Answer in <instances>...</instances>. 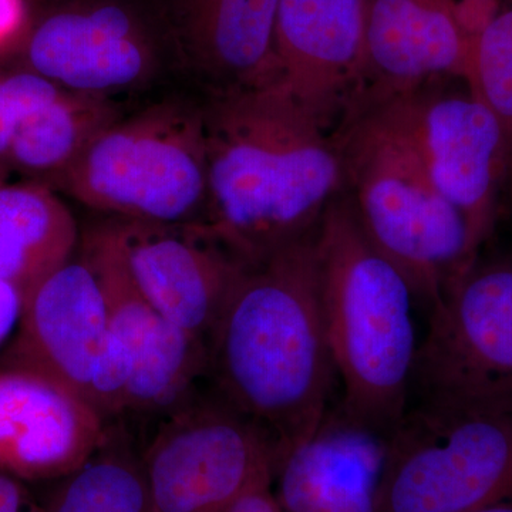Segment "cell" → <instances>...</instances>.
<instances>
[{
  "label": "cell",
  "mask_w": 512,
  "mask_h": 512,
  "mask_svg": "<svg viewBox=\"0 0 512 512\" xmlns=\"http://www.w3.org/2000/svg\"><path fill=\"white\" fill-rule=\"evenodd\" d=\"M53 190L114 218L201 222L208 195L202 104L167 99L121 116Z\"/></svg>",
  "instance_id": "5b68a950"
},
{
  "label": "cell",
  "mask_w": 512,
  "mask_h": 512,
  "mask_svg": "<svg viewBox=\"0 0 512 512\" xmlns=\"http://www.w3.org/2000/svg\"><path fill=\"white\" fill-rule=\"evenodd\" d=\"M437 190L466 220L478 247L507 194L504 134L461 77H439L393 94Z\"/></svg>",
  "instance_id": "30bf717a"
},
{
  "label": "cell",
  "mask_w": 512,
  "mask_h": 512,
  "mask_svg": "<svg viewBox=\"0 0 512 512\" xmlns=\"http://www.w3.org/2000/svg\"><path fill=\"white\" fill-rule=\"evenodd\" d=\"M25 23L23 0H0V47L8 45Z\"/></svg>",
  "instance_id": "484cf974"
},
{
  "label": "cell",
  "mask_w": 512,
  "mask_h": 512,
  "mask_svg": "<svg viewBox=\"0 0 512 512\" xmlns=\"http://www.w3.org/2000/svg\"><path fill=\"white\" fill-rule=\"evenodd\" d=\"M467 83L503 130L507 194L512 200V0H500L474 39Z\"/></svg>",
  "instance_id": "44dd1931"
},
{
  "label": "cell",
  "mask_w": 512,
  "mask_h": 512,
  "mask_svg": "<svg viewBox=\"0 0 512 512\" xmlns=\"http://www.w3.org/2000/svg\"><path fill=\"white\" fill-rule=\"evenodd\" d=\"M471 512H512V498L500 501V503L487 505V507H483L480 508V510Z\"/></svg>",
  "instance_id": "4316f807"
},
{
  "label": "cell",
  "mask_w": 512,
  "mask_h": 512,
  "mask_svg": "<svg viewBox=\"0 0 512 512\" xmlns=\"http://www.w3.org/2000/svg\"><path fill=\"white\" fill-rule=\"evenodd\" d=\"M26 292L18 285L0 281V345L19 325L25 308Z\"/></svg>",
  "instance_id": "d4e9b609"
},
{
  "label": "cell",
  "mask_w": 512,
  "mask_h": 512,
  "mask_svg": "<svg viewBox=\"0 0 512 512\" xmlns=\"http://www.w3.org/2000/svg\"><path fill=\"white\" fill-rule=\"evenodd\" d=\"M107 436L86 400L35 370L0 366V470L22 480H60Z\"/></svg>",
  "instance_id": "9a60e30c"
},
{
  "label": "cell",
  "mask_w": 512,
  "mask_h": 512,
  "mask_svg": "<svg viewBox=\"0 0 512 512\" xmlns=\"http://www.w3.org/2000/svg\"><path fill=\"white\" fill-rule=\"evenodd\" d=\"M18 328L0 366L35 370L90 404L109 311L96 269L82 252L30 289Z\"/></svg>",
  "instance_id": "7c38bea8"
},
{
  "label": "cell",
  "mask_w": 512,
  "mask_h": 512,
  "mask_svg": "<svg viewBox=\"0 0 512 512\" xmlns=\"http://www.w3.org/2000/svg\"><path fill=\"white\" fill-rule=\"evenodd\" d=\"M57 481L47 512H153L140 451L121 427H107L96 453Z\"/></svg>",
  "instance_id": "ffe728a7"
},
{
  "label": "cell",
  "mask_w": 512,
  "mask_h": 512,
  "mask_svg": "<svg viewBox=\"0 0 512 512\" xmlns=\"http://www.w3.org/2000/svg\"><path fill=\"white\" fill-rule=\"evenodd\" d=\"M512 498V412L407 410L387 437L377 512H471Z\"/></svg>",
  "instance_id": "8992f818"
},
{
  "label": "cell",
  "mask_w": 512,
  "mask_h": 512,
  "mask_svg": "<svg viewBox=\"0 0 512 512\" xmlns=\"http://www.w3.org/2000/svg\"><path fill=\"white\" fill-rule=\"evenodd\" d=\"M121 116L116 100L62 90L23 121L10 153V173L53 190L94 138Z\"/></svg>",
  "instance_id": "d6986e66"
},
{
  "label": "cell",
  "mask_w": 512,
  "mask_h": 512,
  "mask_svg": "<svg viewBox=\"0 0 512 512\" xmlns=\"http://www.w3.org/2000/svg\"><path fill=\"white\" fill-rule=\"evenodd\" d=\"M177 70L204 96L282 82L275 49L279 0H156Z\"/></svg>",
  "instance_id": "4fadbf2b"
},
{
  "label": "cell",
  "mask_w": 512,
  "mask_h": 512,
  "mask_svg": "<svg viewBox=\"0 0 512 512\" xmlns=\"http://www.w3.org/2000/svg\"><path fill=\"white\" fill-rule=\"evenodd\" d=\"M272 477L269 473L256 480L228 512H284L276 500Z\"/></svg>",
  "instance_id": "cb8c5ba5"
},
{
  "label": "cell",
  "mask_w": 512,
  "mask_h": 512,
  "mask_svg": "<svg viewBox=\"0 0 512 512\" xmlns=\"http://www.w3.org/2000/svg\"><path fill=\"white\" fill-rule=\"evenodd\" d=\"M470 40L458 0H367L359 96H393L439 77L467 80Z\"/></svg>",
  "instance_id": "2e32d148"
},
{
  "label": "cell",
  "mask_w": 512,
  "mask_h": 512,
  "mask_svg": "<svg viewBox=\"0 0 512 512\" xmlns=\"http://www.w3.org/2000/svg\"><path fill=\"white\" fill-rule=\"evenodd\" d=\"M412 384L430 409L512 412V259H477L430 309Z\"/></svg>",
  "instance_id": "52a82bcc"
},
{
  "label": "cell",
  "mask_w": 512,
  "mask_h": 512,
  "mask_svg": "<svg viewBox=\"0 0 512 512\" xmlns=\"http://www.w3.org/2000/svg\"><path fill=\"white\" fill-rule=\"evenodd\" d=\"M0 512H47L28 481L0 470Z\"/></svg>",
  "instance_id": "603a6c76"
},
{
  "label": "cell",
  "mask_w": 512,
  "mask_h": 512,
  "mask_svg": "<svg viewBox=\"0 0 512 512\" xmlns=\"http://www.w3.org/2000/svg\"><path fill=\"white\" fill-rule=\"evenodd\" d=\"M140 457L153 512H228L278 461L268 437L212 389L158 420Z\"/></svg>",
  "instance_id": "9c48e42d"
},
{
  "label": "cell",
  "mask_w": 512,
  "mask_h": 512,
  "mask_svg": "<svg viewBox=\"0 0 512 512\" xmlns=\"http://www.w3.org/2000/svg\"><path fill=\"white\" fill-rule=\"evenodd\" d=\"M316 229L242 269L208 342L212 392L268 437L278 460L330 413L336 372L320 308Z\"/></svg>",
  "instance_id": "7a4b0ae2"
},
{
  "label": "cell",
  "mask_w": 512,
  "mask_h": 512,
  "mask_svg": "<svg viewBox=\"0 0 512 512\" xmlns=\"http://www.w3.org/2000/svg\"><path fill=\"white\" fill-rule=\"evenodd\" d=\"M23 59L66 92L111 100L177 69L156 0H62L29 30Z\"/></svg>",
  "instance_id": "ba28073f"
},
{
  "label": "cell",
  "mask_w": 512,
  "mask_h": 512,
  "mask_svg": "<svg viewBox=\"0 0 512 512\" xmlns=\"http://www.w3.org/2000/svg\"><path fill=\"white\" fill-rule=\"evenodd\" d=\"M202 224L244 265L308 237L345 190L335 133L284 83L204 96Z\"/></svg>",
  "instance_id": "6da1fadb"
},
{
  "label": "cell",
  "mask_w": 512,
  "mask_h": 512,
  "mask_svg": "<svg viewBox=\"0 0 512 512\" xmlns=\"http://www.w3.org/2000/svg\"><path fill=\"white\" fill-rule=\"evenodd\" d=\"M79 225L55 190L0 180V281L28 292L79 249Z\"/></svg>",
  "instance_id": "ac0fdd59"
},
{
  "label": "cell",
  "mask_w": 512,
  "mask_h": 512,
  "mask_svg": "<svg viewBox=\"0 0 512 512\" xmlns=\"http://www.w3.org/2000/svg\"><path fill=\"white\" fill-rule=\"evenodd\" d=\"M366 22L367 0H279L282 83L333 131L362 90Z\"/></svg>",
  "instance_id": "5bb4252c"
},
{
  "label": "cell",
  "mask_w": 512,
  "mask_h": 512,
  "mask_svg": "<svg viewBox=\"0 0 512 512\" xmlns=\"http://www.w3.org/2000/svg\"><path fill=\"white\" fill-rule=\"evenodd\" d=\"M387 437L329 413L279 458L272 477L284 512H377Z\"/></svg>",
  "instance_id": "e0dca14e"
},
{
  "label": "cell",
  "mask_w": 512,
  "mask_h": 512,
  "mask_svg": "<svg viewBox=\"0 0 512 512\" xmlns=\"http://www.w3.org/2000/svg\"><path fill=\"white\" fill-rule=\"evenodd\" d=\"M60 92L56 84L25 67L0 73V180L10 173V153L23 121Z\"/></svg>",
  "instance_id": "7402d4cb"
},
{
  "label": "cell",
  "mask_w": 512,
  "mask_h": 512,
  "mask_svg": "<svg viewBox=\"0 0 512 512\" xmlns=\"http://www.w3.org/2000/svg\"><path fill=\"white\" fill-rule=\"evenodd\" d=\"M346 197L367 238L433 308L478 259L466 220L441 195L396 96L357 99L335 128Z\"/></svg>",
  "instance_id": "277c9868"
},
{
  "label": "cell",
  "mask_w": 512,
  "mask_h": 512,
  "mask_svg": "<svg viewBox=\"0 0 512 512\" xmlns=\"http://www.w3.org/2000/svg\"><path fill=\"white\" fill-rule=\"evenodd\" d=\"M138 291L168 322L210 342L245 266L202 222L101 221Z\"/></svg>",
  "instance_id": "8fae6325"
},
{
  "label": "cell",
  "mask_w": 512,
  "mask_h": 512,
  "mask_svg": "<svg viewBox=\"0 0 512 512\" xmlns=\"http://www.w3.org/2000/svg\"><path fill=\"white\" fill-rule=\"evenodd\" d=\"M320 308L336 376L339 413L389 437L407 413L419 342L412 286L370 242L345 192L315 237Z\"/></svg>",
  "instance_id": "3957f363"
}]
</instances>
